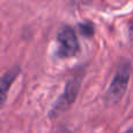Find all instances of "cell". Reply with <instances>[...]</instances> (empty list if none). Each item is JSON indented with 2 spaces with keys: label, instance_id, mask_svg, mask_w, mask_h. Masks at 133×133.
I'll list each match as a JSON object with an SVG mask.
<instances>
[{
  "label": "cell",
  "instance_id": "obj_1",
  "mask_svg": "<svg viewBox=\"0 0 133 133\" xmlns=\"http://www.w3.org/2000/svg\"><path fill=\"white\" fill-rule=\"evenodd\" d=\"M131 71L132 65L130 61L124 60L119 63L115 76L112 78V82H111L110 87L105 94V101L108 104L113 105L123 98V96L127 90V87H129Z\"/></svg>",
  "mask_w": 133,
  "mask_h": 133
},
{
  "label": "cell",
  "instance_id": "obj_2",
  "mask_svg": "<svg viewBox=\"0 0 133 133\" xmlns=\"http://www.w3.org/2000/svg\"><path fill=\"white\" fill-rule=\"evenodd\" d=\"M81 83H82V75L74 76L71 79L68 81L65 84L64 91L60 96V98L55 102L53 108L49 111V118L54 119L57 118L60 115H62L64 111H66L74 103H75L77 95L81 89Z\"/></svg>",
  "mask_w": 133,
  "mask_h": 133
},
{
  "label": "cell",
  "instance_id": "obj_3",
  "mask_svg": "<svg viewBox=\"0 0 133 133\" xmlns=\"http://www.w3.org/2000/svg\"><path fill=\"white\" fill-rule=\"evenodd\" d=\"M57 54L58 57L68 58L76 56L79 51V42L75 30L69 26H64L57 33Z\"/></svg>",
  "mask_w": 133,
  "mask_h": 133
},
{
  "label": "cell",
  "instance_id": "obj_4",
  "mask_svg": "<svg viewBox=\"0 0 133 133\" xmlns=\"http://www.w3.org/2000/svg\"><path fill=\"white\" fill-rule=\"evenodd\" d=\"M20 74V68L18 65L11 68L9 70H7L6 72L2 75L1 82H0V92H1V105L5 103L7 97V92H8L9 88L12 87L13 82L15 81V78Z\"/></svg>",
  "mask_w": 133,
  "mask_h": 133
},
{
  "label": "cell",
  "instance_id": "obj_5",
  "mask_svg": "<svg viewBox=\"0 0 133 133\" xmlns=\"http://www.w3.org/2000/svg\"><path fill=\"white\" fill-rule=\"evenodd\" d=\"M79 32L82 33L84 36L91 37L95 33V28L91 23H81L79 25Z\"/></svg>",
  "mask_w": 133,
  "mask_h": 133
},
{
  "label": "cell",
  "instance_id": "obj_6",
  "mask_svg": "<svg viewBox=\"0 0 133 133\" xmlns=\"http://www.w3.org/2000/svg\"><path fill=\"white\" fill-rule=\"evenodd\" d=\"M129 35L131 39H133V21L130 23V27H129Z\"/></svg>",
  "mask_w": 133,
  "mask_h": 133
},
{
  "label": "cell",
  "instance_id": "obj_7",
  "mask_svg": "<svg viewBox=\"0 0 133 133\" xmlns=\"http://www.w3.org/2000/svg\"><path fill=\"white\" fill-rule=\"evenodd\" d=\"M57 133H71L69 130H66V129H61V130H58Z\"/></svg>",
  "mask_w": 133,
  "mask_h": 133
},
{
  "label": "cell",
  "instance_id": "obj_8",
  "mask_svg": "<svg viewBox=\"0 0 133 133\" xmlns=\"http://www.w3.org/2000/svg\"><path fill=\"white\" fill-rule=\"evenodd\" d=\"M124 133H133V125H132L131 127H130V129H127V130H126V131H125Z\"/></svg>",
  "mask_w": 133,
  "mask_h": 133
}]
</instances>
